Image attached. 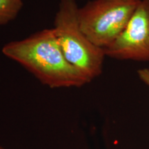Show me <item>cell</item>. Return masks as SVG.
Returning <instances> with one entry per match:
<instances>
[{"mask_svg": "<svg viewBox=\"0 0 149 149\" xmlns=\"http://www.w3.org/2000/svg\"><path fill=\"white\" fill-rule=\"evenodd\" d=\"M2 53L51 88L81 87L91 81L67 60L53 29L5 44Z\"/></svg>", "mask_w": 149, "mask_h": 149, "instance_id": "1", "label": "cell"}, {"mask_svg": "<svg viewBox=\"0 0 149 149\" xmlns=\"http://www.w3.org/2000/svg\"><path fill=\"white\" fill-rule=\"evenodd\" d=\"M76 0H60L54 21V32L61 51L72 65L92 81L103 71L107 57L80 29Z\"/></svg>", "mask_w": 149, "mask_h": 149, "instance_id": "2", "label": "cell"}, {"mask_svg": "<svg viewBox=\"0 0 149 149\" xmlns=\"http://www.w3.org/2000/svg\"><path fill=\"white\" fill-rule=\"evenodd\" d=\"M141 1H89L78 10L80 29L94 45L104 49L122 34Z\"/></svg>", "mask_w": 149, "mask_h": 149, "instance_id": "3", "label": "cell"}, {"mask_svg": "<svg viewBox=\"0 0 149 149\" xmlns=\"http://www.w3.org/2000/svg\"><path fill=\"white\" fill-rule=\"evenodd\" d=\"M104 51L117 60L149 61V0H141L124 31Z\"/></svg>", "mask_w": 149, "mask_h": 149, "instance_id": "4", "label": "cell"}, {"mask_svg": "<svg viewBox=\"0 0 149 149\" xmlns=\"http://www.w3.org/2000/svg\"><path fill=\"white\" fill-rule=\"evenodd\" d=\"M23 6L22 0H0V26L17 17Z\"/></svg>", "mask_w": 149, "mask_h": 149, "instance_id": "5", "label": "cell"}, {"mask_svg": "<svg viewBox=\"0 0 149 149\" xmlns=\"http://www.w3.org/2000/svg\"><path fill=\"white\" fill-rule=\"evenodd\" d=\"M137 76L139 79L149 87V68H144L137 70Z\"/></svg>", "mask_w": 149, "mask_h": 149, "instance_id": "6", "label": "cell"}, {"mask_svg": "<svg viewBox=\"0 0 149 149\" xmlns=\"http://www.w3.org/2000/svg\"><path fill=\"white\" fill-rule=\"evenodd\" d=\"M0 149H4V148H1V146H0Z\"/></svg>", "mask_w": 149, "mask_h": 149, "instance_id": "7", "label": "cell"}]
</instances>
